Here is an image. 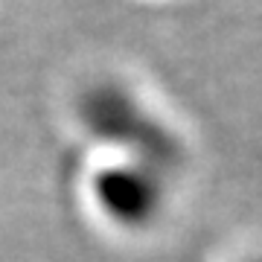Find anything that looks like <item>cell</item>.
<instances>
[{"mask_svg":"<svg viewBox=\"0 0 262 262\" xmlns=\"http://www.w3.org/2000/svg\"><path fill=\"white\" fill-rule=\"evenodd\" d=\"M79 117L94 137L134 155V163L163 172L184 160V146L175 131L166 128L155 114L140 105L125 88L102 82L88 88L79 99Z\"/></svg>","mask_w":262,"mask_h":262,"instance_id":"cell-1","label":"cell"},{"mask_svg":"<svg viewBox=\"0 0 262 262\" xmlns=\"http://www.w3.org/2000/svg\"><path fill=\"white\" fill-rule=\"evenodd\" d=\"M94 198L99 210L117 225H149L163 204L160 172L143 163H111L94 175Z\"/></svg>","mask_w":262,"mask_h":262,"instance_id":"cell-2","label":"cell"},{"mask_svg":"<svg viewBox=\"0 0 262 262\" xmlns=\"http://www.w3.org/2000/svg\"><path fill=\"white\" fill-rule=\"evenodd\" d=\"M251 262H262V259H251Z\"/></svg>","mask_w":262,"mask_h":262,"instance_id":"cell-3","label":"cell"}]
</instances>
